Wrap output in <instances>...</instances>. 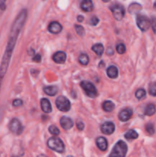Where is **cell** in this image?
<instances>
[{
    "label": "cell",
    "instance_id": "6da1fadb",
    "mask_svg": "<svg viewBox=\"0 0 156 157\" xmlns=\"http://www.w3.org/2000/svg\"><path fill=\"white\" fill-rule=\"evenodd\" d=\"M27 14L26 9L21 10L15 19L12 28H11L9 41H8L7 46H6L4 55L2 57V59L1 65H0V78L1 79L4 78L6 72H7L11 58H12V52H13L14 48H15V43H16L17 39H18V35H19L20 32H21V29L23 28L24 22H25Z\"/></svg>",
    "mask_w": 156,
    "mask_h": 157
},
{
    "label": "cell",
    "instance_id": "7a4b0ae2",
    "mask_svg": "<svg viewBox=\"0 0 156 157\" xmlns=\"http://www.w3.org/2000/svg\"><path fill=\"white\" fill-rule=\"evenodd\" d=\"M127 151H128L127 144L124 141L119 140L114 146L109 157H125Z\"/></svg>",
    "mask_w": 156,
    "mask_h": 157
},
{
    "label": "cell",
    "instance_id": "3957f363",
    "mask_svg": "<svg viewBox=\"0 0 156 157\" xmlns=\"http://www.w3.org/2000/svg\"><path fill=\"white\" fill-rule=\"evenodd\" d=\"M47 147L54 151H56L59 153H62L64 152V144L60 138L56 137V136L50 137L47 140Z\"/></svg>",
    "mask_w": 156,
    "mask_h": 157
},
{
    "label": "cell",
    "instance_id": "277c9868",
    "mask_svg": "<svg viewBox=\"0 0 156 157\" xmlns=\"http://www.w3.org/2000/svg\"><path fill=\"white\" fill-rule=\"evenodd\" d=\"M80 86L88 97L91 98H95L97 96V89L91 82L84 81L80 83Z\"/></svg>",
    "mask_w": 156,
    "mask_h": 157
},
{
    "label": "cell",
    "instance_id": "5b68a950",
    "mask_svg": "<svg viewBox=\"0 0 156 157\" xmlns=\"http://www.w3.org/2000/svg\"><path fill=\"white\" fill-rule=\"evenodd\" d=\"M110 9L111 10L115 19L117 20V21H120V20H122L123 18L125 11V8H124V6L122 5L119 4V3H116V4L112 5L110 7Z\"/></svg>",
    "mask_w": 156,
    "mask_h": 157
},
{
    "label": "cell",
    "instance_id": "8992f818",
    "mask_svg": "<svg viewBox=\"0 0 156 157\" xmlns=\"http://www.w3.org/2000/svg\"><path fill=\"white\" fill-rule=\"evenodd\" d=\"M57 108L62 112H67L70 109V101L64 96L58 97L55 101Z\"/></svg>",
    "mask_w": 156,
    "mask_h": 157
},
{
    "label": "cell",
    "instance_id": "52a82bcc",
    "mask_svg": "<svg viewBox=\"0 0 156 157\" xmlns=\"http://www.w3.org/2000/svg\"><path fill=\"white\" fill-rule=\"evenodd\" d=\"M136 24L142 32H146L151 25V21L144 15H138L136 18Z\"/></svg>",
    "mask_w": 156,
    "mask_h": 157
},
{
    "label": "cell",
    "instance_id": "ba28073f",
    "mask_svg": "<svg viewBox=\"0 0 156 157\" xmlns=\"http://www.w3.org/2000/svg\"><path fill=\"white\" fill-rule=\"evenodd\" d=\"M9 128L12 133L16 135H21L22 133L23 130H24L21 122L16 118H13L10 121L9 124Z\"/></svg>",
    "mask_w": 156,
    "mask_h": 157
},
{
    "label": "cell",
    "instance_id": "9c48e42d",
    "mask_svg": "<svg viewBox=\"0 0 156 157\" xmlns=\"http://www.w3.org/2000/svg\"><path fill=\"white\" fill-rule=\"evenodd\" d=\"M101 131L102 133L106 135H110L115 131V125L112 122H106L101 125Z\"/></svg>",
    "mask_w": 156,
    "mask_h": 157
},
{
    "label": "cell",
    "instance_id": "30bf717a",
    "mask_svg": "<svg viewBox=\"0 0 156 157\" xmlns=\"http://www.w3.org/2000/svg\"><path fill=\"white\" fill-rule=\"evenodd\" d=\"M132 115V110L131 109H124L119 113V120L122 122H125L131 118Z\"/></svg>",
    "mask_w": 156,
    "mask_h": 157
},
{
    "label": "cell",
    "instance_id": "8fae6325",
    "mask_svg": "<svg viewBox=\"0 0 156 157\" xmlns=\"http://www.w3.org/2000/svg\"><path fill=\"white\" fill-rule=\"evenodd\" d=\"M60 124L61 126L64 129V130H70L73 127V121L70 119V117H62L60 120Z\"/></svg>",
    "mask_w": 156,
    "mask_h": 157
},
{
    "label": "cell",
    "instance_id": "7c38bea8",
    "mask_svg": "<svg viewBox=\"0 0 156 157\" xmlns=\"http://www.w3.org/2000/svg\"><path fill=\"white\" fill-rule=\"evenodd\" d=\"M52 58L57 64H64L67 58V55L64 52H57L56 53L54 54Z\"/></svg>",
    "mask_w": 156,
    "mask_h": 157
},
{
    "label": "cell",
    "instance_id": "4fadbf2b",
    "mask_svg": "<svg viewBox=\"0 0 156 157\" xmlns=\"http://www.w3.org/2000/svg\"><path fill=\"white\" fill-rule=\"evenodd\" d=\"M48 31L50 33L58 34L62 31V25L58 21H52L48 25Z\"/></svg>",
    "mask_w": 156,
    "mask_h": 157
},
{
    "label": "cell",
    "instance_id": "5bb4252c",
    "mask_svg": "<svg viewBox=\"0 0 156 157\" xmlns=\"http://www.w3.org/2000/svg\"><path fill=\"white\" fill-rule=\"evenodd\" d=\"M41 110L46 113H49L52 111V107L50 102L47 98H42L41 100Z\"/></svg>",
    "mask_w": 156,
    "mask_h": 157
},
{
    "label": "cell",
    "instance_id": "9a60e30c",
    "mask_svg": "<svg viewBox=\"0 0 156 157\" xmlns=\"http://www.w3.org/2000/svg\"><path fill=\"white\" fill-rule=\"evenodd\" d=\"M96 144L97 145L98 148L102 150V151H106L107 150L108 144H107V140L106 138L102 137V136H99L96 140Z\"/></svg>",
    "mask_w": 156,
    "mask_h": 157
},
{
    "label": "cell",
    "instance_id": "2e32d148",
    "mask_svg": "<svg viewBox=\"0 0 156 157\" xmlns=\"http://www.w3.org/2000/svg\"><path fill=\"white\" fill-rule=\"evenodd\" d=\"M80 8L84 12H91L93 9V2L90 0H84L80 3Z\"/></svg>",
    "mask_w": 156,
    "mask_h": 157
},
{
    "label": "cell",
    "instance_id": "e0dca14e",
    "mask_svg": "<svg viewBox=\"0 0 156 157\" xmlns=\"http://www.w3.org/2000/svg\"><path fill=\"white\" fill-rule=\"evenodd\" d=\"M107 76L112 79H115L118 77V68L114 65H111L106 70Z\"/></svg>",
    "mask_w": 156,
    "mask_h": 157
},
{
    "label": "cell",
    "instance_id": "ac0fdd59",
    "mask_svg": "<svg viewBox=\"0 0 156 157\" xmlns=\"http://www.w3.org/2000/svg\"><path fill=\"white\" fill-rule=\"evenodd\" d=\"M44 91L49 96H54L58 91V88L56 86H46L44 87Z\"/></svg>",
    "mask_w": 156,
    "mask_h": 157
},
{
    "label": "cell",
    "instance_id": "d6986e66",
    "mask_svg": "<svg viewBox=\"0 0 156 157\" xmlns=\"http://www.w3.org/2000/svg\"><path fill=\"white\" fill-rule=\"evenodd\" d=\"M92 51H93V52H94L95 53L98 55V56L100 57V56H102V53H103L104 47L102 44H100V43H98V44H94V45H93V47H92Z\"/></svg>",
    "mask_w": 156,
    "mask_h": 157
},
{
    "label": "cell",
    "instance_id": "ffe728a7",
    "mask_svg": "<svg viewBox=\"0 0 156 157\" xmlns=\"http://www.w3.org/2000/svg\"><path fill=\"white\" fill-rule=\"evenodd\" d=\"M156 112V107L154 104H149L146 106L145 109V114L147 116H152Z\"/></svg>",
    "mask_w": 156,
    "mask_h": 157
},
{
    "label": "cell",
    "instance_id": "44dd1931",
    "mask_svg": "<svg viewBox=\"0 0 156 157\" xmlns=\"http://www.w3.org/2000/svg\"><path fill=\"white\" fill-rule=\"evenodd\" d=\"M115 108V104L110 101H106L102 103V109L106 112H112Z\"/></svg>",
    "mask_w": 156,
    "mask_h": 157
},
{
    "label": "cell",
    "instance_id": "7402d4cb",
    "mask_svg": "<svg viewBox=\"0 0 156 157\" xmlns=\"http://www.w3.org/2000/svg\"><path fill=\"white\" fill-rule=\"evenodd\" d=\"M139 137V134L137 133V132L134 130H129L128 131H127L125 134V139L128 140H135L137 139Z\"/></svg>",
    "mask_w": 156,
    "mask_h": 157
},
{
    "label": "cell",
    "instance_id": "603a6c76",
    "mask_svg": "<svg viewBox=\"0 0 156 157\" xmlns=\"http://www.w3.org/2000/svg\"><path fill=\"white\" fill-rule=\"evenodd\" d=\"M79 62L82 65H87L89 63V57L86 54H82L79 57Z\"/></svg>",
    "mask_w": 156,
    "mask_h": 157
},
{
    "label": "cell",
    "instance_id": "cb8c5ba5",
    "mask_svg": "<svg viewBox=\"0 0 156 157\" xmlns=\"http://www.w3.org/2000/svg\"><path fill=\"white\" fill-rule=\"evenodd\" d=\"M145 96H146V91H145L144 89L140 88V89H139V90H136V97L137 99H139V100L143 99Z\"/></svg>",
    "mask_w": 156,
    "mask_h": 157
},
{
    "label": "cell",
    "instance_id": "d4e9b609",
    "mask_svg": "<svg viewBox=\"0 0 156 157\" xmlns=\"http://www.w3.org/2000/svg\"><path fill=\"white\" fill-rule=\"evenodd\" d=\"M149 94L152 97H156V82L151 83L148 87Z\"/></svg>",
    "mask_w": 156,
    "mask_h": 157
},
{
    "label": "cell",
    "instance_id": "484cf974",
    "mask_svg": "<svg viewBox=\"0 0 156 157\" xmlns=\"http://www.w3.org/2000/svg\"><path fill=\"white\" fill-rule=\"evenodd\" d=\"M75 30H76V34L80 36H84L85 35V29L83 26L79 25H75Z\"/></svg>",
    "mask_w": 156,
    "mask_h": 157
},
{
    "label": "cell",
    "instance_id": "4316f807",
    "mask_svg": "<svg viewBox=\"0 0 156 157\" xmlns=\"http://www.w3.org/2000/svg\"><path fill=\"white\" fill-rule=\"evenodd\" d=\"M145 130H146L147 133L149 135H153L154 133V125L152 124H151V123L146 124V126H145Z\"/></svg>",
    "mask_w": 156,
    "mask_h": 157
},
{
    "label": "cell",
    "instance_id": "83f0119b",
    "mask_svg": "<svg viewBox=\"0 0 156 157\" xmlns=\"http://www.w3.org/2000/svg\"><path fill=\"white\" fill-rule=\"evenodd\" d=\"M48 130H49V132H50L51 134L55 135V136L60 134L59 129H58V127H56V126H54V125L50 126V127H49V128H48Z\"/></svg>",
    "mask_w": 156,
    "mask_h": 157
},
{
    "label": "cell",
    "instance_id": "f1b7e54d",
    "mask_svg": "<svg viewBox=\"0 0 156 157\" xmlns=\"http://www.w3.org/2000/svg\"><path fill=\"white\" fill-rule=\"evenodd\" d=\"M116 51H117V52L119 54L122 55V54L125 53V51H126V49H125V46L123 44H122V43H120V44H119L117 46H116Z\"/></svg>",
    "mask_w": 156,
    "mask_h": 157
},
{
    "label": "cell",
    "instance_id": "f546056e",
    "mask_svg": "<svg viewBox=\"0 0 156 157\" xmlns=\"http://www.w3.org/2000/svg\"><path fill=\"white\" fill-rule=\"evenodd\" d=\"M99 20L97 17L93 16L91 18H90V21H89V24H90L91 25H93V26H95V25H96L98 23H99Z\"/></svg>",
    "mask_w": 156,
    "mask_h": 157
},
{
    "label": "cell",
    "instance_id": "4dcf8cb0",
    "mask_svg": "<svg viewBox=\"0 0 156 157\" xmlns=\"http://www.w3.org/2000/svg\"><path fill=\"white\" fill-rule=\"evenodd\" d=\"M151 28H152L153 32L154 33V35H156V18L155 17H153L152 19H151Z\"/></svg>",
    "mask_w": 156,
    "mask_h": 157
},
{
    "label": "cell",
    "instance_id": "1f68e13d",
    "mask_svg": "<svg viewBox=\"0 0 156 157\" xmlns=\"http://www.w3.org/2000/svg\"><path fill=\"white\" fill-rule=\"evenodd\" d=\"M12 104L14 107H21L23 104V101L21 99H15L12 102Z\"/></svg>",
    "mask_w": 156,
    "mask_h": 157
},
{
    "label": "cell",
    "instance_id": "d6a6232c",
    "mask_svg": "<svg viewBox=\"0 0 156 157\" xmlns=\"http://www.w3.org/2000/svg\"><path fill=\"white\" fill-rule=\"evenodd\" d=\"M6 9V1H4V0H0V12L2 13L3 11H5Z\"/></svg>",
    "mask_w": 156,
    "mask_h": 157
},
{
    "label": "cell",
    "instance_id": "836d02e7",
    "mask_svg": "<svg viewBox=\"0 0 156 157\" xmlns=\"http://www.w3.org/2000/svg\"><path fill=\"white\" fill-rule=\"evenodd\" d=\"M76 127L79 130H83L84 128V124L81 121H76Z\"/></svg>",
    "mask_w": 156,
    "mask_h": 157
},
{
    "label": "cell",
    "instance_id": "e575fe53",
    "mask_svg": "<svg viewBox=\"0 0 156 157\" xmlns=\"http://www.w3.org/2000/svg\"><path fill=\"white\" fill-rule=\"evenodd\" d=\"M32 60H33L34 61H35V62H40L41 60V55H39V54H37V55H35V56L33 57V58H32Z\"/></svg>",
    "mask_w": 156,
    "mask_h": 157
},
{
    "label": "cell",
    "instance_id": "d590c367",
    "mask_svg": "<svg viewBox=\"0 0 156 157\" xmlns=\"http://www.w3.org/2000/svg\"><path fill=\"white\" fill-rule=\"evenodd\" d=\"M113 53H114V52H113V50L111 48H110L107 49L106 54H107V55H113Z\"/></svg>",
    "mask_w": 156,
    "mask_h": 157
},
{
    "label": "cell",
    "instance_id": "8d00e7d4",
    "mask_svg": "<svg viewBox=\"0 0 156 157\" xmlns=\"http://www.w3.org/2000/svg\"><path fill=\"white\" fill-rule=\"evenodd\" d=\"M28 53L29 55H34V56L35 55V52L34 49H29L28 52Z\"/></svg>",
    "mask_w": 156,
    "mask_h": 157
},
{
    "label": "cell",
    "instance_id": "74e56055",
    "mask_svg": "<svg viewBox=\"0 0 156 157\" xmlns=\"http://www.w3.org/2000/svg\"><path fill=\"white\" fill-rule=\"evenodd\" d=\"M84 20V17L83 16V15H78V16H77V21H79V22H82Z\"/></svg>",
    "mask_w": 156,
    "mask_h": 157
},
{
    "label": "cell",
    "instance_id": "f35d334b",
    "mask_svg": "<svg viewBox=\"0 0 156 157\" xmlns=\"http://www.w3.org/2000/svg\"><path fill=\"white\" fill-rule=\"evenodd\" d=\"M37 157H47V156H46L45 155H43V154H40V155H38V156Z\"/></svg>",
    "mask_w": 156,
    "mask_h": 157
},
{
    "label": "cell",
    "instance_id": "ab89813d",
    "mask_svg": "<svg viewBox=\"0 0 156 157\" xmlns=\"http://www.w3.org/2000/svg\"><path fill=\"white\" fill-rule=\"evenodd\" d=\"M2 79H1V78H0V89H1V84H2Z\"/></svg>",
    "mask_w": 156,
    "mask_h": 157
},
{
    "label": "cell",
    "instance_id": "60d3db41",
    "mask_svg": "<svg viewBox=\"0 0 156 157\" xmlns=\"http://www.w3.org/2000/svg\"><path fill=\"white\" fill-rule=\"evenodd\" d=\"M154 9H156V2H154Z\"/></svg>",
    "mask_w": 156,
    "mask_h": 157
},
{
    "label": "cell",
    "instance_id": "b9f144b4",
    "mask_svg": "<svg viewBox=\"0 0 156 157\" xmlns=\"http://www.w3.org/2000/svg\"><path fill=\"white\" fill-rule=\"evenodd\" d=\"M67 157H73V156H67Z\"/></svg>",
    "mask_w": 156,
    "mask_h": 157
},
{
    "label": "cell",
    "instance_id": "7bdbcfd3",
    "mask_svg": "<svg viewBox=\"0 0 156 157\" xmlns=\"http://www.w3.org/2000/svg\"><path fill=\"white\" fill-rule=\"evenodd\" d=\"M12 157H18V156H12Z\"/></svg>",
    "mask_w": 156,
    "mask_h": 157
}]
</instances>
